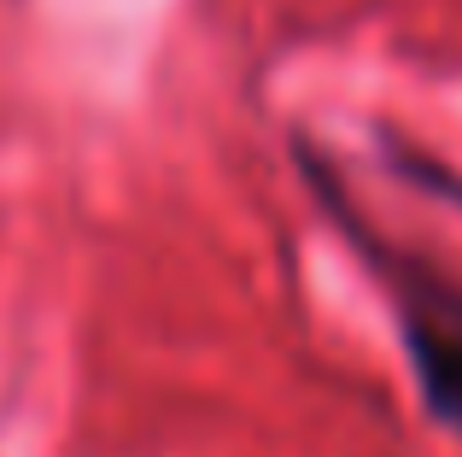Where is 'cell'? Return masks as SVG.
Listing matches in <instances>:
<instances>
[{"instance_id":"obj_1","label":"cell","mask_w":462,"mask_h":457,"mask_svg":"<svg viewBox=\"0 0 462 457\" xmlns=\"http://www.w3.org/2000/svg\"><path fill=\"white\" fill-rule=\"evenodd\" d=\"M299 171H305L310 194L322 200V211L339 223V235L351 240V252L369 264L374 287H381L386 311L398 322V340H404L410 376H416V393L428 405V416L462 440V275L433 264L410 240L386 235L374 218H363L351 206V194L339 188V176L328 171V159H316L305 141H299ZM393 171L404 182L428 188L433 200H445L451 211H462V171L428 159L416 147H393Z\"/></svg>"}]
</instances>
